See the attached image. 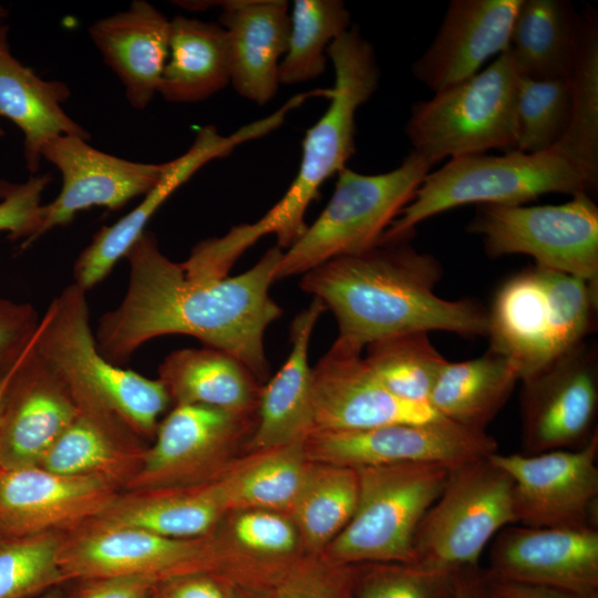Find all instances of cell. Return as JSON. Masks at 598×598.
<instances>
[{"label":"cell","mask_w":598,"mask_h":598,"mask_svg":"<svg viewBox=\"0 0 598 598\" xmlns=\"http://www.w3.org/2000/svg\"><path fill=\"white\" fill-rule=\"evenodd\" d=\"M281 255L276 245L238 276L197 282L145 230L125 256L130 276L123 300L100 318L99 351L113 364L122 363L153 338L187 334L234 355L258 380L266 379L265 332L282 315L269 295Z\"/></svg>","instance_id":"6da1fadb"},{"label":"cell","mask_w":598,"mask_h":598,"mask_svg":"<svg viewBox=\"0 0 598 598\" xmlns=\"http://www.w3.org/2000/svg\"><path fill=\"white\" fill-rule=\"evenodd\" d=\"M442 274L433 255L402 240L332 259L302 275L300 287L333 313L339 338L362 348L412 331L486 337L487 309L478 301L435 295Z\"/></svg>","instance_id":"7a4b0ae2"},{"label":"cell","mask_w":598,"mask_h":598,"mask_svg":"<svg viewBox=\"0 0 598 598\" xmlns=\"http://www.w3.org/2000/svg\"><path fill=\"white\" fill-rule=\"evenodd\" d=\"M334 71L330 103L307 130L296 177L285 195L261 218L237 225L243 244L250 248L272 234L277 246L288 249L305 233V215L322 184L339 174L355 152V114L377 91L380 69L371 43L350 27L328 48Z\"/></svg>","instance_id":"3957f363"},{"label":"cell","mask_w":598,"mask_h":598,"mask_svg":"<svg viewBox=\"0 0 598 598\" xmlns=\"http://www.w3.org/2000/svg\"><path fill=\"white\" fill-rule=\"evenodd\" d=\"M66 385L79 411L120 420L143 440L154 437L171 403L163 383L116 367L97 349L85 291L74 282L48 306L32 340Z\"/></svg>","instance_id":"277c9868"},{"label":"cell","mask_w":598,"mask_h":598,"mask_svg":"<svg viewBox=\"0 0 598 598\" xmlns=\"http://www.w3.org/2000/svg\"><path fill=\"white\" fill-rule=\"evenodd\" d=\"M554 193L570 197L594 194L580 172L556 148L451 158L426 174L380 244L409 240L420 223L458 206L525 205Z\"/></svg>","instance_id":"5b68a950"},{"label":"cell","mask_w":598,"mask_h":598,"mask_svg":"<svg viewBox=\"0 0 598 598\" xmlns=\"http://www.w3.org/2000/svg\"><path fill=\"white\" fill-rule=\"evenodd\" d=\"M431 167L411 151L396 168L385 173L367 175L343 168L319 217L282 251L275 279L305 275L332 259L378 246Z\"/></svg>","instance_id":"8992f818"},{"label":"cell","mask_w":598,"mask_h":598,"mask_svg":"<svg viewBox=\"0 0 598 598\" xmlns=\"http://www.w3.org/2000/svg\"><path fill=\"white\" fill-rule=\"evenodd\" d=\"M519 74L508 50L473 76L411 106L405 134L432 165L450 157L514 151Z\"/></svg>","instance_id":"52a82bcc"},{"label":"cell","mask_w":598,"mask_h":598,"mask_svg":"<svg viewBox=\"0 0 598 598\" xmlns=\"http://www.w3.org/2000/svg\"><path fill=\"white\" fill-rule=\"evenodd\" d=\"M450 470L432 463L358 468L357 508L331 540V557L342 564H415L416 530Z\"/></svg>","instance_id":"ba28073f"},{"label":"cell","mask_w":598,"mask_h":598,"mask_svg":"<svg viewBox=\"0 0 598 598\" xmlns=\"http://www.w3.org/2000/svg\"><path fill=\"white\" fill-rule=\"evenodd\" d=\"M489 456L450 470L442 493L416 530L415 564L477 568L487 543L517 523L512 478Z\"/></svg>","instance_id":"9c48e42d"},{"label":"cell","mask_w":598,"mask_h":598,"mask_svg":"<svg viewBox=\"0 0 598 598\" xmlns=\"http://www.w3.org/2000/svg\"><path fill=\"white\" fill-rule=\"evenodd\" d=\"M466 229L492 258L527 255L598 289V207L589 194L557 205H478Z\"/></svg>","instance_id":"30bf717a"},{"label":"cell","mask_w":598,"mask_h":598,"mask_svg":"<svg viewBox=\"0 0 598 598\" xmlns=\"http://www.w3.org/2000/svg\"><path fill=\"white\" fill-rule=\"evenodd\" d=\"M214 559V547L203 537L169 538L92 519L65 533L59 554L68 582L112 576L146 577L161 582L210 571Z\"/></svg>","instance_id":"8fae6325"},{"label":"cell","mask_w":598,"mask_h":598,"mask_svg":"<svg viewBox=\"0 0 598 598\" xmlns=\"http://www.w3.org/2000/svg\"><path fill=\"white\" fill-rule=\"evenodd\" d=\"M513 482L517 523L598 528V432L581 447L489 456Z\"/></svg>","instance_id":"7c38bea8"},{"label":"cell","mask_w":598,"mask_h":598,"mask_svg":"<svg viewBox=\"0 0 598 598\" xmlns=\"http://www.w3.org/2000/svg\"><path fill=\"white\" fill-rule=\"evenodd\" d=\"M598 350L584 341L522 380L524 454L584 446L598 432Z\"/></svg>","instance_id":"4fadbf2b"},{"label":"cell","mask_w":598,"mask_h":598,"mask_svg":"<svg viewBox=\"0 0 598 598\" xmlns=\"http://www.w3.org/2000/svg\"><path fill=\"white\" fill-rule=\"evenodd\" d=\"M305 444L308 456L354 470L413 463L454 468L498 450L487 433L466 430L446 419L355 431H313Z\"/></svg>","instance_id":"5bb4252c"},{"label":"cell","mask_w":598,"mask_h":598,"mask_svg":"<svg viewBox=\"0 0 598 598\" xmlns=\"http://www.w3.org/2000/svg\"><path fill=\"white\" fill-rule=\"evenodd\" d=\"M40 155L60 171L62 188L53 202L42 206L37 239L68 225L81 210L92 206L117 210L132 198L144 196L167 167V162L138 163L104 153L78 135L50 138Z\"/></svg>","instance_id":"9a60e30c"},{"label":"cell","mask_w":598,"mask_h":598,"mask_svg":"<svg viewBox=\"0 0 598 598\" xmlns=\"http://www.w3.org/2000/svg\"><path fill=\"white\" fill-rule=\"evenodd\" d=\"M362 347L337 338L312 369L315 431H355L444 419L429 404L401 400L373 377Z\"/></svg>","instance_id":"2e32d148"},{"label":"cell","mask_w":598,"mask_h":598,"mask_svg":"<svg viewBox=\"0 0 598 598\" xmlns=\"http://www.w3.org/2000/svg\"><path fill=\"white\" fill-rule=\"evenodd\" d=\"M492 578L598 596V528L506 526L494 537Z\"/></svg>","instance_id":"e0dca14e"},{"label":"cell","mask_w":598,"mask_h":598,"mask_svg":"<svg viewBox=\"0 0 598 598\" xmlns=\"http://www.w3.org/2000/svg\"><path fill=\"white\" fill-rule=\"evenodd\" d=\"M249 413L203 405H175L147 446L141 468L125 489L182 487L210 478ZM124 489V491H125Z\"/></svg>","instance_id":"ac0fdd59"},{"label":"cell","mask_w":598,"mask_h":598,"mask_svg":"<svg viewBox=\"0 0 598 598\" xmlns=\"http://www.w3.org/2000/svg\"><path fill=\"white\" fill-rule=\"evenodd\" d=\"M78 413L66 385L31 342L0 404V468L39 466Z\"/></svg>","instance_id":"d6986e66"},{"label":"cell","mask_w":598,"mask_h":598,"mask_svg":"<svg viewBox=\"0 0 598 598\" xmlns=\"http://www.w3.org/2000/svg\"><path fill=\"white\" fill-rule=\"evenodd\" d=\"M120 492L94 476L0 468V536L68 533L101 514Z\"/></svg>","instance_id":"ffe728a7"},{"label":"cell","mask_w":598,"mask_h":598,"mask_svg":"<svg viewBox=\"0 0 598 598\" xmlns=\"http://www.w3.org/2000/svg\"><path fill=\"white\" fill-rule=\"evenodd\" d=\"M265 135L259 121L251 122L225 136L215 126L202 127L192 146L179 157L167 162L159 182L128 214L111 226H103L74 264V283L84 291L105 278L114 265L145 231V226L165 200L208 162L228 156L238 145Z\"/></svg>","instance_id":"44dd1931"},{"label":"cell","mask_w":598,"mask_h":598,"mask_svg":"<svg viewBox=\"0 0 598 598\" xmlns=\"http://www.w3.org/2000/svg\"><path fill=\"white\" fill-rule=\"evenodd\" d=\"M522 0H452L413 76L433 92L466 80L508 49Z\"/></svg>","instance_id":"7402d4cb"},{"label":"cell","mask_w":598,"mask_h":598,"mask_svg":"<svg viewBox=\"0 0 598 598\" xmlns=\"http://www.w3.org/2000/svg\"><path fill=\"white\" fill-rule=\"evenodd\" d=\"M188 10L220 7L227 37L230 83L239 95L267 104L279 86V64L289 38V4L283 0L176 1Z\"/></svg>","instance_id":"603a6c76"},{"label":"cell","mask_w":598,"mask_h":598,"mask_svg":"<svg viewBox=\"0 0 598 598\" xmlns=\"http://www.w3.org/2000/svg\"><path fill=\"white\" fill-rule=\"evenodd\" d=\"M488 349L512 361L519 380L565 354L538 266L501 283L487 310Z\"/></svg>","instance_id":"cb8c5ba5"},{"label":"cell","mask_w":598,"mask_h":598,"mask_svg":"<svg viewBox=\"0 0 598 598\" xmlns=\"http://www.w3.org/2000/svg\"><path fill=\"white\" fill-rule=\"evenodd\" d=\"M92 42L125 89L128 103L145 109L158 93L169 52V20L154 6L130 7L89 28Z\"/></svg>","instance_id":"d4e9b609"},{"label":"cell","mask_w":598,"mask_h":598,"mask_svg":"<svg viewBox=\"0 0 598 598\" xmlns=\"http://www.w3.org/2000/svg\"><path fill=\"white\" fill-rule=\"evenodd\" d=\"M321 300L310 305L290 327L291 351L276 375L261 389L258 419L249 441L252 448H272L306 442L315 431L312 369L309 344L312 330L324 312Z\"/></svg>","instance_id":"484cf974"},{"label":"cell","mask_w":598,"mask_h":598,"mask_svg":"<svg viewBox=\"0 0 598 598\" xmlns=\"http://www.w3.org/2000/svg\"><path fill=\"white\" fill-rule=\"evenodd\" d=\"M9 27L0 21V117L13 122L23 134V155L34 175L41 162V148L52 137L89 133L73 121L62 104L69 99V86L47 81L16 59L9 48Z\"/></svg>","instance_id":"4316f807"},{"label":"cell","mask_w":598,"mask_h":598,"mask_svg":"<svg viewBox=\"0 0 598 598\" xmlns=\"http://www.w3.org/2000/svg\"><path fill=\"white\" fill-rule=\"evenodd\" d=\"M143 441L117 419L79 411L39 466L99 477L124 491L141 468L147 447Z\"/></svg>","instance_id":"83f0119b"},{"label":"cell","mask_w":598,"mask_h":598,"mask_svg":"<svg viewBox=\"0 0 598 598\" xmlns=\"http://www.w3.org/2000/svg\"><path fill=\"white\" fill-rule=\"evenodd\" d=\"M582 37V16L570 1L522 0L508 52L519 76L570 81Z\"/></svg>","instance_id":"f1b7e54d"},{"label":"cell","mask_w":598,"mask_h":598,"mask_svg":"<svg viewBox=\"0 0 598 598\" xmlns=\"http://www.w3.org/2000/svg\"><path fill=\"white\" fill-rule=\"evenodd\" d=\"M225 511L213 481L194 486L121 491L92 520L187 539L208 534Z\"/></svg>","instance_id":"f546056e"},{"label":"cell","mask_w":598,"mask_h":598,"mask_svg":"<svg viewBox=\"0 0 598 598\" xmlns=\"http://www.w3.org/2000/svg\"><path fill=\"white\" fill-rule=\"evenodd\" d=\"M158 380L175 405L203 404L249 413L261 393L259 380L241 361L209 347L172 351L158 367Z\"/></svg>","instance_id":"4dcf8cb0"},{"label":"cell","mask_w":598,"mask_h":598,"mask_svg":"<svg viewBox=\"0 0 598 598\" xmlns=\"http://www.w3.org/2000/svg\"><path fill=\"white\" fill-rule=\"evenodd\" d=\"M518 370L507 358L487 351L474 359L443 365L429 404L444 419L473 432L486 427L509 399Z\"/></svg>","instance_id":"1f68e13d"},{"label":"cell","mask_w":598,"mask_h":598,"mask_svg":"<svg viewBox=\"0 0 598 598\" xmlns=\"http://www.w3.org/2000/svg\"><path fill=\"white\" fill-rule=\"evenodd\" d=\"M230 83L224 28L184 16L169 20V52L158 93L168 102H202Z\"/></svg>","instance_id":"d6a6232c"},{"label":"cell","mask_w":598,"mask_h":598,"mask_svg":"<svg viewBox=\"0 0 598 598\" xmlns=\"http://www.w3.org/2000/svg\"><path fill=\"white\" fill-rule=\"evenodd\" d=\"M305 442L269 450L238 472L215 480L225 509L291 508L310 465Z\"/></svg>","instance_id":"836d02e7"},{"label":"cell","mask_w":598,"mask_h":598,"mask_svg":"<svg viewBox=\"0 0 598 598\" xmlns=\"http://www.w3.org/2000/svg\"><path fill=\"white\" fill-rule=\"evenodd\" d=\"M582 37L573 73L571 116L563 140L555 147L580 172L592 193L598 186V14L587 7Z\"/></svg>","instance_id":"e575fe53"},{"label":"cell","mask_w":598,"mask_h":598,"mask_svg":"<svg viewBox=\"0 0 598 598\" xmlns=\"http://www.w3.org/2000/svg\"><path fill=\"white\" fill-rule=\"evenodd\" d=\"M365 349L364 361L384 389L401 400L429 404L435 381L447 361L431 342L429 332L385 337Z\"/></svg>","instance_id":"d590c367"},{"label":"cell","mask_w":598,"mask_h":598,"mask_svg":"<svg viewBox=\"0 0 598 598\" xmlns=\"http://www.w3.org/2000/svg\"><path fill=\"white\" fill-rule=\"evenodd\" d=\"M341 0H296L290 12L287 51L279 64V84L293 85L319 78L329 45L350 28Z\"/></svg>","instance_id":"8d00e7d4"},{"label":"cell","mask_w":598,"mask_h":598,"mask_svg":"<svg viewBox=\"0 0 598 598\" xmlns=\"http://www.w3.org/2000/svg\"><path fill=\"white\" fill-rule=\"evenodd\" d=\"M358 497L357 470L331 464L310 466L291 507L306 542L313 548L331 543L351 519Z\"/></svg>","instance_id":"74e56055"},{"label":"cell","mask_w":598,"mask_h":598,"mask_svg":"<svg viewBox=\"0 0 598 598\" xmlns=\"http://www.w3.org/2000/svg\"><path fill=\"white\" fill-rule=\"evenodd\" d=\"M64 535L0 536V598H34L68 584L59 563Z\"/></svg>","instance_id":"f35d334b"},{"label":"cell","mask_w":598,"mask_h":598,"mask_svg":"<svg viewBox=\"0 0 598 598\" xmlns=\"http://www.w3.org/2000/svg\"><path fill=\"white\" fill-rule=\"evenodd\" d=\"M570 116V81H539L519 76L514 151L534 154L555 148L567 132Z\"/></svg>","instance_id":"ab89813d"},{"label":"cell","mask_w":598,"mask_h":598,"mask_svg":"<svg viewBox=\"0 0 598 598\" xmlns=\"http://www.w3.org/2000/svg\"><path fill=\"white\" fill-rule=\"evenodd\" d=\"M359 582L357 598H454L464 570L379 563Z\"/></svg>","instance_id":"60d3db41"},{"label":"cell","mask_w":598,"mask_h":598,"mask_svg":"<svg viewBox=\"0 0 598 598\" xmlns=\"http://www.w3.org/2000/svg\"><path fill=\"white\" fill-rule=\"evenodd\" d=\"M50 182L49 174L31 175L23 183L0 179V231H7L11 239H23L22 248L37 240L41 198Z\"/></svg>","instance_id":"b9f144b4"},{"label":"cell","mask_w":598,"mask_h":598,"mask_svg":"<svg viewBox=\"0 0 598 598\" xmlns=\"http://www.w3.org/2000/svg\"><path fill=\"white\" fill-rule=\"evenodd\" d=\"M233 536L247 550L272 556L291 553L298 542L295 525L268 509L240 514L233 523Z\"/></svg>","instance_id":"7bdbcfd3"},{"label":"cell","mask_w":598,"mask_h":598,"mask_svg":"<svg viewBox=\"0 0 598 598\" xmlns=\"http://www.w3.org/2000/svg\"><path fill=\"white\" fill-rule=\"evenodd\" d=\"M40 317L30 303L0 297V384L30 347Z\"/></svg>","instance_id":"ee69618b"},{"label":"cell","mask_w":598,"mask_h":598,"mask_svg":"<svg viewBox=\"0 0 598 598\" xmlns=\"http://www.w3.org/2000/svg\"><path fill=\"white\" fill-rule=\"evenodd\" d=\"M65 598H146L158 584L137 576L92 577L71 581Z\"/></svg>","instance_id":"f6af8a7d"},{"label":"cell","mask_w":598,"mask_h":598,"mask_svg":"<svg viewBox=\"0 0 598 598\" xmlns=\"http://www.w3.org/2000/svg\"><path fill=\"white\" fill-rule=\"evenodd\" d=\"M153 592L156 598H229L228 591L210 571L190 573L161 581Z\"/></svg>","instance_id":"bcb514c9"},{"label":"cell","mask_w":598,"mask_h":598,"mask_svg":"<svg viewBox=\"0 0 598 598\" xmlns=\"http://www.w3.org/2000/svg\"><path fill=\"white\" fill-rule=\"evenodd\" d=\"M480 598H579L544 586L488 577L482 569Z\"/></svg>","instance_id":"7dc6e473"},{"label":"cell","mask_w":598,"mask_h":598,"mask_svg":"<svg viewBox=\"0 0 598 598\" xmlns=\"http://www.w3.org/2000/svg\"><path fill=\"white\" fill-rule=\"evenodd\" d=\"M344 592H348L347 587L339 589L315 577L297 575L283 579L271 598H346Z\"/></svg>","instance_id":"c3c4849f"},{"label":"cell","mask_w":598,"mask_h":598,"mask_svg":"<svg viewBox=\"0 0 598 598\" xmlns=\"http://www.w3.org/2000/svg\"><path fill=\"white\" fill-rule=\"evenodd\" d=\"M482 569H464L457 580L454 598H480Z\"/></svg>","instance_id":"681fc988"},{"label":"cell","mask_w":598,"mask_h":598,"mask_svg":"<svg viewBox=\"0 0 598 598\" xmlns=\"http://www.w3.org/2000/svg\"><path fill=\"white\" fill-rule=\"evenodd\" d=\"M41 598H65V594L60 586L47 591Z\"/></svg>","instance_id":"f907efd6"},{"label":"cell","mask_w":598,"mask_h":598,"mask_svg":"<svg viewBox=\"0 0 598 598\" xmlns=\"http://www.w3.org/2000/svg\"><path fill=\"white\" fill-rule=\"evenodd\" d=\"M13 372V371H12ZM12 374V373H11ZM11 374L0 384V404H1V400H2V396L4 394V391L7 389V385L9 383V380H10V377Z\"/></svg>","instance_id":"816d5d0a"},{"label":"cell","mask_w":598,"mask_h":598,"mask_svg":"<svg viewBox=\"0 0 598 598\" xmlns=\"http://www.w3.org/2000/svg\"><path fill=\"white\" fill-rule=\"evenodd\" d=\"M8 16V11L6 8L0 3V21H4V19Z\"/></svg>","instance_id":"f5cc1de1"},{"label":"cell","mask_w":598,"mask_h":598,"mask_svg":"<svg viewBox=\"0 0 598 598\" xmlns=\"http://www.w3.org/2000/svg\"><path fill=\"white\" fill-rule=\"evenodd\" d=\"M228 597H229V598H247V597H245L244 595L236 592L235 590H230V591L228 592Z\"/></svg>","instance_id":"db71d44e"},{"label":"cell","mask_w":598,"mask_h":598,"mask_svg":"<svg viewBox=\"0 0 598 598\" xmlns=\"http://www.w3.org/2000/svg\"><path fill=\"white\" fill-rule=\"evenodd\" d=\"M3 135H4V131H3L2 126H1V123H0V138H1Z\"/></svg>","instance_id":"11a10c76"},{"label":"cell","mask_w":598,"mask_h":598,"mask_svg":"<svg viewBox=\"0 0 598 598\" xmlns=\"http://www.w3.org/2000/svg\"><path fill=\"white\" fill-rule=\"evenodd\" d=\"M146 598H156V596H155L154 592L152 591V594L148 595Z\"/></svg>","instance_id":"9f6ffc18"},{"label":"cell","mask_w":598,"mask_h":598,"mask_svg":"<svg viewBox=\"0 0 598 598\" xmlns=\"http://www.w3.org/2000/svg\"><path fill=\"white\" fill-rule=\"evenodd\" d=\"M594 598H598V596H597V597H594Z\"/></svg>","instance_id":"6f0895ef"}]
</instances>
